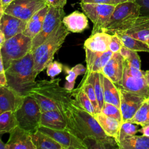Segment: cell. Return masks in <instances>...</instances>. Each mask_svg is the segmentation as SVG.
Here are the masks:
<instances>
[{
    "label": "cell",
    "instance_id": "6da1fadb",
    "mask_svg": "<svg viewBox=\"0 0 149 149\" xmlns=\"http://www.w3.org/2000/svg\"><path fill=\"white\" fill-rule=\"evenodd\" d=\"M61 80L58 78L36 81L30 91L29 95L36 100L42 112L58 110L63 113L64 107L73 98V91L60 86Z\"/></svg>",
    "mask_w": 149,
    "mask_h": 149
},
{
    "label": "cell",
    "instance_id": "7a4b0ae2",
    "mask_svg": "<svg viewBox=\"0 0 149 149\" xmlns=\"http://www.w3.org/2000/svg\"><path fill=\"white\" fill-rule=\"evenodd\" d=\"M63 114L67 122L66 129L81 140L88 136H108L95 117L81 108L74 98L64 107Z\"/></svg>",
    "mask_w": 149,
    "mask_h": 149
},
{
    "label": "cell",
    "instance_id": "3957f363",
    "mask_svg": "<svg viewBox=\"0 0 149 149\" xmlns=\"http://www.w3.org/2000/svg\"><path fill=\"white\" fill-rule=\"evenodd\" d=\"M8 86L23 96L29 95L36 83L34 60L32 52L14 61L5 70Z\"/></svg>",
    "mask_w": 149,
    "mask_h": 149
},
{
    "label": "cell",
    "instance_id": "277c9868",
    "mask_svg": "<svg viewBox=\"0 0 149 149\" xmlns=\"http://www.w3.org/2000/svg\"><path fill=\"white\" fill-rule=\"evenodd\" d=\"M69 32L62 22L47 38L32 52L36 76L52 62L55 54L61 47Z\"/></svg>",
    "mask_w": 149,
    "mask_h": 149
},
{
    "label": "cell",
    "instance_id": "5b68a950",
    "mask_svg": "<svg viewBox=\"0 0 149 149\" xmlns=\"http://www.w3.org/2000/svg\"><path fill=\"white\" fill-rule=\"evenodd\" d=\"M140 15V7L136 1H127L116 5L102 31L113 34L130 27Z\"/></svg>",
    "mask_w": 149,
    "mask_h": 149
},
{
    "label": "cell",
    "instance_id": "8992f818",
    "mask_svg": "<svg viewBox=\"0 0 149 149\" xmlns=\"http://www.w3.org/2000/svg\"><path fill=\"white\" fill-rule=\"evenodd\" d=\"M32 40L31 38L22 33L5 41L0 47L5 70L14 61L24 57L31 51Z\"/></svg>",
    "mask_w": 149,
    "mask_h": 149
},
{
    "label": "cell",
    "instance_id": "52a82bcc",
    "mask_svg": "<svg viewBox=\"0 0 149 149\" xmlns=\"http://www.w3.org/2000/svg\"><path fill=\"white\" fill-rule=\"evenodd\" d=\"M18 125L32 133L40 126L42 111L36 100L31 95L25 97L22 107L15 112Z\"/></svg>",
    "mask_w": 149,
    "mask_h": 149
},
{
    "label": "cell",
    "instance_id": "ba28073f",
    "mask_svg": "<svg viewBox=\"0 0 149 149\" xmlns=\"http://www.w3.org/2000/svg\"><path fill=\"white\" fill-rule=\"evenodd\" d=\"M81 9L93 23L91 34L102 31L116 6L98 3L80 2Z\"/></svg>",
    "mask_w": 149,
    "mask_h": 149
},
{
    "label": "cell",
    "instance_id": "9c48e42d",
    "mask_svg": "<svg viewBox=\"0 0 149 149\" xmlns=\"http://www.w3.org/2000/svg\"><path fill=\"white\" fill-rule=\"evenodd\" d=\"M65 15L63 8H55L49 6L41 31L33 38L31 52L41 45L60 23L62 22Z\"/></svg>",
    "mask_w": 149,
    "mask_h": 149
},
{
    "label": "cell",
    "instance_id": "30bf717a",
    "mask_svg": "<svg viewBox=\"0 0 149 149\" xmlns=\"http://www.w3.org/2000/svg\"><path fill=\"white\" fill-rule=\"evenodd\" d=\"M47 5L45 0H15L4 13L28 22L36 12Z\"/></svg>",
    "mask_w": 149,
    "mask_h": 149
},
{
    "label": "cell",
    "instance_id": "8fae6325",
    "mask_svg": "<svg viewBox=\"0 0 149 149\" xmlns=\"http://www.w3.org/2000/svg\"><path fill=\"white\" fill-rule=\"evenodd\" d=\"M118 88L120 94V109L122 118V123H123L127 122L133 117L147 98L121 88Z\"/></svg>",
    "mask_w": 149,
    "mask_h": 149
},
{
    "label": "cell",
    "instance_id": "7c38bea8",
    "mask_svg": "<svg viewBox=\"0 0 149 149\" xmlns=\"http://www.w3.org/2000/svg\"><path fill=\"white\" fill-rule=\"evenodd\" d=\"M25 97L8 86H0V113L6 111L15 112L23 105Z\"/></svg>",
    "mask_w": 149,
    "mask_h": 149
},
{
    "label": "cell",
    "instance_id": "4fadbf2b",
    "mask_svg": "<svg viewBox=\"0 0 149 149\" xmlns=\"http://www.w3.org/2000/svg\"><path fill=\"white\" fill-rule=\"evenodd\" d=\"M118 88L139 95L149 97V86L147 85L145 77H135L129 74L125 70L122 79L115 84Z\"/></svg>",
    "mask_w": 149,
    "mask_h": 149
},
{
    "label": "cell",
    "instance_id": "5bb4252c",
    "mask_svg": "<svg viewBox=\"0 0 149 149\" xmlns=\"http://www.w3.org/2000/svg\"><path fill=\"white\" fill-rule=\"evenodd\" d=\"M6 149H36L31 139V133L19 126L10 133Z\"/></svg>",
    "mask_w": 149,
    "mask_h": 149
},
{
    "label": "cell",
    "instance_id": "9a60e30c",
    "mask_svg": "<svg viewBox=\"0 0 149 149\" xmlns=\"http://www.w3.org/2000/svg\"><path fill=\"white\" fill-rule=\"evenodd\" d=\"M27 23V22L4 13L0 18V31L3 33L7 40L23 33Z\"/></svg>",
    "mask_w": 149,
    "mask_h": 149
},
{
    "label": "cell",
    "instance_id": "2e32d148",
    "mask_svg": "<svg viewBox=\"0 0 149 149\" xmlns=\"http://www.w3.org/2000/svg\"><path fill=\"white\" fill-rule=\"evenodd\" d=\"M84 48L86 52V73L102 72L103 68L112 56L113 52L109 49L105 52H94L87 48Z\"/></svg>",
    "mask_w": 149,
    "mask_h": 149
},
{
    "label": "cell",
    "instance_id": "e0dca14e",
    "mask_svg": "<svg viewBox=\"0 0 149 149\" xmlns=\"http://www.w3.org/2000/svg\"><path fill=\"white\" fill-rule=\"evenodd\" d=\"M125 59L119 52L113 53L112 56L102 69V73L115 84L122 78Z\"/></svg>",
    "mask_w": 149,
    "mask_h": 149
},
{
    "label": "cell",
    "instance_id": "ac0fdd59",
    "mask_svg": "<svg viewBox=\"0 0 149 149\" xmlns=\"http://www.w3.org/2000/svg\"><path fill=\"white\" fill-rule=\"evenodd\" d=\"M62 23L67 30L72 33H81L88 28L87 16L85 13L77 10L65 16Z\"/></svg>",
    "mask_w": 149,
    "mask_h": 149
},
{
    "label": "cell",
    "instance_id": "d6986e66",
    "mask_svg": "<svg viewBox=\"0 0 149 149\" xmlns=\"http://www.w3.org/2000/svg\"><path fill=\"white\" fill-rule=\"evenodd\" d=\"M112 34L101 31L91 34L84 43V48L94 52H105L109 49Z\"/></svg>",
    "mask_w": 149,
    "mask_h": 149
},
{
    "label": "cell",
    "instance_id": "ffe728a7",
    "mask_svg": "<svg viewBox=\"0 0 149 149\" xmlns=\"http://www.w3.org/2000/svg\"><path fill=\"white\" fill-rule=\"evenodd\" d=\"M122 33L146 42L149 38V17L140 15L133 24Z\"/></svg>",
    "mask_w": 149,
    "mask_h": 149
},
{
    "label": "cell",
    "instance_id": "44dd1931",
    "mask_svg": "<svg viewBox=\"0 0 149 149\" xmlns=\"http://www.w3.org/2000/svg\"><path fill=\"white\" fill-rule=\"evenodd\" d=\"M40 126L65 130L67 127V122L62 112L58 110H52L42 112Z\"/></svg>",
    "mask_w": 149,
    "mask_h": 149
},
{
    "label": "cell",
    "instance_id": "7402d4cb",
    "mask_svg": "<svg viewBox=\"0 0 149 149\" xmlns=\"http://www.w3.org/2000/svg\"><path fill=\"white\" fill-rule=\"evenodd\" d=\"M49 6L46 5L45 7L36 12L27 22L26 29L23 34L32 39L34 38L41 31L45 16L48 11Z\"/></svg>",
    "mask_w": 149,
    "mask_h": 149
},
{
    "label": "cell",
    "instance_id": "603a6c76",
    "mask_svg": "<svg viewBox=\"0 0 149 149\" xmlns=\"http://www.w3.org/2000/svg\"><path fill=\"white\" fill-rule=\"evenodd\" d=\"M104 102L113 104L120 108V94L116 84L102 73H100Z\"/></svg>",
    "mask_w": 149,
    "mask_h": 149
},
{
    "label": "cell",
    "instance_id": "cb8c5ba5",
    "mask_svg": "<svg viewBox=\"0 0 149 149\" xmlns=\"http://www.w3.org/2000/svg\"><path fill=\"white\" fill-rule=\"evenodd\" d=\"M82 141L86 149L119 148L115 139L110 136L98 137L94 136H88L84 138Z\"/></svg>",
    "mask_w": 149,
    "mask_h": 149
},
{
    "label": "cell",
    "instance_id": "d4e9b609",
    "mask_svg": "<svg viewBox=\"0 0 149 149\" xmlns=\"http://www.w3.org/2000/svg\"><path fill=\"white\" fill-rule=\"evenodd\" d=\"M94 117L105 134L108 136L115 138L116 140L118 137L122 123L101 112L97 113Z\"/></svg>",
    "mask_w": 149,
    "mask_h": 149
},
{
    "label": "cell",
    "instance_id": "484cf974",
    "mask_svg": "<svg viewBox=\"0 0 149 149\" xmlns=\"http://www.w3.org/2000/svg\"><path fill=\"white\" fill-rule=\"evenodd\" d=\"M38 130L52 138L54 140L60 144L63 149H69L73 134L67 129H54L40 126L38 129Z\"/></svg>",
    "mask_w": 149,
    "mask_h": 149
},
{
    "label": "cell",
    "instance_id": "4316f807",
    "mask_svg": "<svg viewBox=\"0 0 149 149\" xmlns=\"http://www.w3.org/2000/svg\"><path fill=\"white\" fill-rule=\"evenodd\" d=\"M31 136L36 149H63L52 138L38 130L31 133Z\"/></svg>",
    "mask_w": 149,
    "mask_h": 149
},
{
    "label": "cell",
    "instance_id": "83f0119b",
    "mask_svg": "<svg viewBox=\"0 0 149 149\" xmlns=\"http://www.w3.org/2000/svg\"><path fill=\"white\" fill-rule=\"evenodd\" d=\"M81 81L90 83L93 86V88L97 97V100L98 101L100 112L103 107V105L105 102L100 73L99 72H91L88 73H86Z\"/></svg>",
    "mask_w": 149,
    "mask_h": 149
},
{
    "label": "cell",
    "instance_id": "f1b7e54d",
    "mask_svg": "<svg viewBox=\"0 0 149 149\" xmlns=\"http://www.w3.org/2000/svg\"><path fill=\"white\" fill-rule=\"evenodd\" d=\"M120 149H149V137L133 135L118 143Z\"/></svg>",
    "mask_w": 149,
    "mask_h": 149
},
{
    "label": "cell",
    "instance_id": "f546056e",
    "mask_svg": "<svg viewBox=\"0 0 149 149\" xmlns=\"http://www.w3.org/2000/svg\"><path fill=\"white\" fill-rule=\"evenodd\" d=\"M116 34L120 38L123 45L127 48L136 52H149V45L146 42L136 39L123 33Z\"/></svg>",
    "mask_w": 149,
    "mask_h": 149
},
{
    "label": "cell",
    "instance_id": "4dcf8cb0",
    "mask_svg": "<svg viewBox=\"0 0 149 149\" xmlns=\"http://www.w3.org/2000/svg\"><path fill=\"white\" fill-rule=\"evenodd\" d=\"M18 122L15 113L12 111H6L0 113V133H10L17 127Z\"/></svg>",
    "mask_w": 149,
    "mask_h": 149
},
{
    "label": "cell",
    "instance_id": "1f68e13d",
    "mask_svg": "<svg viewBox=\"0 0 149 149\" xmlns=\"http://www.w3.org/2000/svg\"><path fill=\"white\" fill-rule=\"evenodd\" d=\"M73 98L79 104V105L86 112L93 116H95L97 113L90 99L84 90L81 88V87L78 86L77 88L73 90Z\"/></svg>",
    "mask_w": 149,
    "mask_h": 149
},
{
    "label": "cell",
    "instance_id": "d6a6232c",
    "mask_svg": "<svg viewBox=\"0 0 149 149\" xmlns=\"http://www.w3.org/2000/svg\"><path fill=\"white\" fill-rule=\"evenodd\" d=\"M127 122L141 126L149 123V97L144 100L133 117Z\"/></svg>",
    "mask_w": 149,
    "mask_h": 149
},
{
    "label": "cell",
    "instance_id": "836d02e7",
    "mask_svg": "<svg viewBox=\"0 0 149 149\" xmlns=\"http://www.w3.org/2000/svg\"><path fill=\"white\" fill-rule=\"evenodd\" d=\"M137 132H139V130L137 129L136 124L130 122H125L122 123L118 137L116 139L118 144V143L123 139L128 137L135 135Z\"/></svg>",
    "mask_w": 149,
    "mask_h": 149
},
{
    "label": "cell",
    "instance_id": "e575fe53",
    "mask_svg": "<svg viewBox=\"0 0 149 149\" xmlns=\"http://www.w3.org/2000/svg\"><path fill=\"white\" fill-rule=\"evenodd\" d=\"M100 112L106 116L114 118L121 123L122 122L120 109L113 104L105 102Z\"/></svg>",
    "mask_w": 149,
    "mask_h": 149
},
{
    "label": "cell",
    "instance_id": "d590c367",
    "mask_svg": "<svg viewBox=\"0 0 149 149\" xmlns=\"http://www.w3.org/2000/svg\"><path fill=\"white\" fill-rule=\"evenodd\" d=\"M79 86L81 87V88L84 90V91L90 99V101L91 102L93 105L94 106L97 113H100V109L98 101L97 100V97L92 84L87 81H81Z\"/></svg>",
    "mask_w": 149,
    "mask_h": 149
},
{
    "label": "cell",
    "instance_id": "8d00e7d4",
    "mask_svg": "<svg viewBox=\"0 0 149 149\" xmlns=\"http://www.w3.org/2000/svg\"><path fill=\"white\" fill-rule=\"evenodd\" d=\"M63 69L65 72L68 74L65 78L66 82L64 87L68 90H73L76 79L78 75L72 69H69L68 66H64Z\"/></svg>",
    "mask_w": 149,
    "mask_h": 149
},
{
    "label": "cell",
    "instance_id": "74e56055",
    "mask_svg": "<svg viewBox=\"0 0 149 149\" xmlns=\"http://www.w3.org/2000/svg\"><path fill=\"white\" fill-rule=\"evenodd\" d=\"M63 69L62 63L57 61H52L47 67V74L48 76L54 79L55 76L61 73Z\"/></svg>",
    "mask_w": 149,
    "mask_h": 149
},
{
    "label": "cell",
    "instance_id": "f35d334b",
    "mask_svg": "<svg viewBox=\"0 0 149 149\" xmlns=\"http://www.w3.org/2000/svg\"><path fill=\"white\" fill-rule=\"evenodd\" d=\"M123 46V44L116 34H112L111 40L109 44V50L113 53L119 52L120 48Z\"/></svg>",
    "mask_w": 149,
    "mask_h": 149
},
{
    "label": "cell",
    "instance_id": "ab89813d",
    "mask_svg": "<svg viewBox=\"0 0 149 149\" xmlns=\"http://www.w3.org/2000/svg\"><path fill=\"white\" fill-rule=\"evenodd\" d=\"M125 61H126L127 63L131 66H133L137 69H141V61L137 54V52L132 50L130 56Z\"/></svg>",
    "mask_w": 149,
    "mask_h": 149
},
{
    "label": "cell",
    "instance_id": "60d3db41",
    "mask_svg": "<svg viewBox=\"0 0 149 149\" xmlns=\"http://www.w3.org/2000/svg\"><path fill=\"white\" fill-rule=\"evenodd\" d=\"M81 2L84 3H98L102 4L117 5L123 2L129 1V0H80Z\"/></svg>",
    "mask_w": 149,
    "mask_h": 149
},
{
    "label": "cell",
    "instance_id": "b9f144b4",
    "mask_svg": "<svg viewBox=\"0 0 149 149\" xmlns=\"http://www.w3.org/2000/svg\"><path fill=\"white\" fill-rule=\"evenodd\" d=\"M140 7V15L149 17V0H136Z\"/></svg>",
    "mask_w": 149,
    "mask_h": 149
},
{
    "label": "cell",
    "instance_id": "7bdbcfd3",
    "mask_svg": "<svg viewBox=\"0 0 149 149\" xmlns=\"http://www.w3.org/2000/svg\"><path fill=\"white\" fill-rule=\"evenodd\" d=\"M49 6L55 8H63L67 0H45Z\"/></svg>",
    "mask_w": 149,
    "mask_h": 149
},
{
    "label": "cell",
    "instance_id": "ee69618b",
    "mask_svg": "<svg viewBox=\"0 0 149 149\" xmlns=\"http://www.w3.org/2000/svg\"><path fill=\"white\" fill-rule=\"evenodd\" d=\"M72 69L77 73L78 76L85 74L87 71V68H86L82 64H77Z\"/></svg>",
    "mask_w": 149,
    "mask_h": 149
},
{
    "label": "cell",
    "instance_id": "f6af8a7d",
    "mask_svg": "<svg viewBox=\"0 0 149 149\" xmlns=\"http://www.w3.org/2000/svg\"><path fill=\"white\" fill-rule=\"evenodd\" d=\"M15 0H1V6H0V13L1 16L4 13L5 10L6 8Z\"/></svg>",
    "mask_w": 149,
    "mask_h": 149
},
{
    "label": "cell",
    "instance_id": "bcb514c9",
    "mask_svg": "<svg viewBox=\"0 0 149 149\" xmlns=\"http://www.w3.org/2000/svg\"><path fill=\"white\" fill-rule=\"evenodd\" d=\"M8 86V81L5 74V72L0 73V86Z\"/></svg>",
    "mask_w": 149,
    "mask_h": 149
},
{
    "label": "cell",
    "instance_id": "7dc6e473",
    "mask_svg": "<svg viewBox=\"0 0 149 149\" xmlns=\"http://www.w3.org/2000/svg\"><path fill=\"white\" fill-rule=\"evenodd\" d=\"M139 132H141L143 135L149 137V123L143 126Z\"/></svg>",
    "mask_w": 149,
    "mask_h": 149
},
{
    "label": "cell",
    "instance_id": "c3c4849f",
    "mask_svg": "<svg viewBox=\"0 0 149 149\" xmlns=\"http://www.w3.org/2000/svg\"><path fill=\"white\" fill-rule=\"evenodd\" d=\"M0 73H2V72H5V68H4V65H3V59H2V57L1 56V55L0 54Z\"/></svg>",
    "mask_w": 149,
    "mask_h": 149
},
{
    "label": "cell",
    "instance_id": "681fc988",
    "mask_svg": "<svg viewBox=\"0 0 149 149\" xmlns=\"http://www.w3.org/2000/svg\"><path fill=\"white\" fill-rule=\"evenodd\" d=\"M5 40H6V38H5V35L1 31H0V47L3 44Z\"/></svg>",
    "mask_w": 149,
    "mask_h": 149
},
{
    "label": "cell",
    "instance_id": "f907efd6",
    "mask_svg": "<svg viewBox=\"0 0 149 149\" xmlns=\"http://www.w3.org/2000/svg\"><path fill=\"white\" fill-rule=\"evenodd\" d=\"M144 77L146 79L147 85L149 86V70H147L145 71Z\"/></svg>",
    "mask_w": 149,
    "mask_h": 149
},
{
    "label": "cell",
    "instance_id": "816d5d0a",
    "mask_svg": "<svg viewBox=\"0 0 149 149\" xmlns=\"http://www.w3.org/2000/svg\"><path fill=\"white\" fill-rule=\"evenodd\" d=\"M0 149H6V143H4L1 139H0Z\"/></svg>",
    "mask_w": 149,
    "mask_h": 149
},
{
    "label": "cell",
    "instance_id": "f5cc1de1",
    "mask_svg": "<svg viewBox=\"0 0 149 149\" xmlns=\"http://www.w3.org/2000/svg\"><path fill=\"white\" fill-rule=\"evenodd\" d=\"M146 42H147V44H148V45H149V38H148V40H147V41H146Z\"/></svg>",
    "mask_w": 149,
    "mask_h": 149
},
{
    "label": "cell",
    "instance_id": "db71d44e",
    "mask_svg": "<svg viewBox=\"0 0 149 149\" xmlns=\"http://www.w3.org/2000/svg\"><path fill=\"white\" fill-rule=\"evenodd\" d=\"M136 0H129V1H134Z\"/></svg>",
    "mask_w": 149,
    "mask_h": 149
}]
</instances>
